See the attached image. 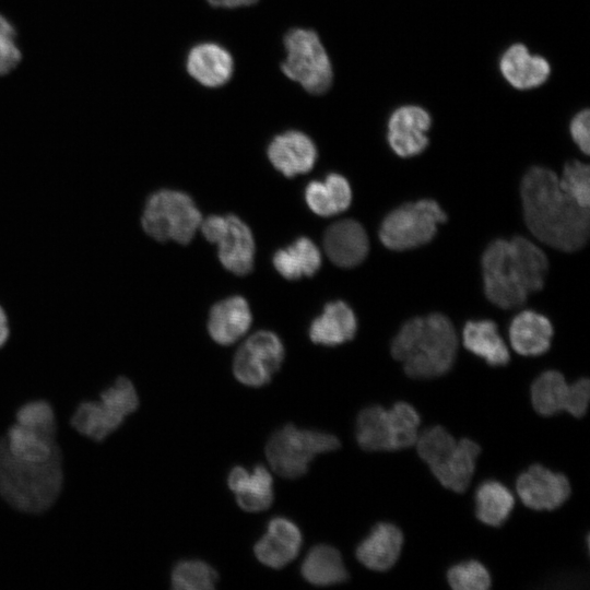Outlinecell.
<instances>
[{
	"mask_svg": "<svg viewBox=\"0 0 590 590\" xmlns=\"http://www.w3.org/2000/svg\"><path fill=\"white\" fill-rule=\"evenodd\" d=\"M323 247L329 259L341 268L359 264L369 250L368 237L363 226L354 220H342L328 227Z\"/></svg>",
	"mask_w": 590,
	"mask_h": 590,
	"instance_id": "obj_18",
	"label": "cell"
},
{
	"mask_svg": "<svg viewBox=\"0 0 590 590\" xmlns=\"http://www.w3.org/2000/svg\"><path fill=\"white\" fill-rule=\"evenodd\" d=\"M203 236L219 247L223 267L236 275L253 267L255 241L250 228L236 215H210L200 224Z\"/></svg>",
	"mask_w": 590,
	"mask_h": 590,
	"instance_id": "obj_12",
	"label": "cell"
},
{
	"mask_svg": "<svg viewBox=\"0 0 590 590\" xmlns=\"http://www.w3.org/2000/svg\"><path fill=\"white\" fill-rule=\"evenodd\" d=\"M357 321L352 308L342 300L329 303L322 314L310 324L309 337L314 343L335 346L352 340Z\"/></svg>",
	"mask_w": 590,
	"mask_h": 590,
	"instance_id": "obj_24",
	"label": "cell"
},
{
	"mask_svg": "<svg viewBox=\"0 0 590 590\" xmlns=\"http://www.w3.org/2000/svg\"><path fill=\"white\" fill-rule=\"evenodd\" d=\"M302 543L298 527L290 519L275 517L256 543L255 555L266 566L282 568L298 555Z\"/></svg>",
	"mask_w": 590,
	"mask_h": 590,
	"instance_id": "obj_16",
	"label": "cell"
},
{
	"mask_svg": "<svg viewBox=\"0 0 590 590\" xmlns=\"http://www.w3.org/2000/svg\"><path fill=\"white\" fill-rule=\"evenodd\" d=\"M305 199L314 213L331 216L350 206L352 191L349 181L343 176L331 173L324 181H310L305 190Z\"/></svg>",
	"mask_w": 590,
	"mask_h": 590,
	"instance_id": "obj_26",
	"label": "cell"
},
{
	"mask_svg": "<svg viewBox=\"0 0 590 590\" xmlns=\"http://www.w3.org/2000/svg\"><path fill=\"white\" fill-rule=\"evenodd\" d=\"M251 323L248 303L241 296H233L215 304L210 311L208 330L221 345H229L243 337Z\"/></svg>",
	"mask_w": 590,
	"mask_h": 590,
	"instance_id": "obj_23",
	"label": "cell"
},
{
	"mask_svg": "<svg viewBox=\"0 0 590 590\" xmlns=\"http://www.w3.org/2000/svg\"><path fill=\"white\" fill-rule=\"evenodd\" d=\"M63 486L61 451L45 462L12 457L0 438V496L13 508L40 514L58 499Z\"/></svg>",
	"mask_w": 590,
	"mask_h": 590,
	"instance_id": "obj_4",
	"label": "cell"
},
{
	"mask_svg": "<svg viewBox=\"0 0 590 590\" xmlns=\"http://www.w3.org/2000/svg\"><path fill=\"white\" fill-rule=\"evenodd\" d=\"M138 408L139 396L134 385L127 377H119L102 391L98 401L80 403L70 423L81 435L103 441Z\"/></svg>",
	"mask_w": 590,
	"mask_h": 590,
	"instance_id": "obj_8",
	"label": "cell"
},
{
	"mask_svg": "<svg viewBox=\"0 0 590 590\" xmlns=\"http://www.w3.org/2000/svg\"><path fill=\"white\" fill-rule=\"evenodd\" d=\"M547 269L545 253L526 237L495 239L482 256L485 295L499 308L520 307L542 290Z\"/></svg>",
	"mask_w": 590,
	"mask_h": 590,
	"instance_id": "obj_2",
	"label": "cell"
},
{
	"mask_svg": "<svg viewBox=\"0 0 590 590\" xmlns=\"http://www.w3.org/2000/svg\"><path fill=\"white\" fill-rule=\"evenodd\" d=\"M589 166L577 160L565 164L562 178H558L560 188L579 205H590V177Z\"/></svg>",
	"mask_w": 590,
	"mask_h": 590,
	"instance_id": "obj_35",
	"label": "cell"
},
{
	"mask_svg": "<svg viewBox=\"0 0 590 590\" xmlns=\"http://www.w3.org/2000/svg\"><path fill=\"white\" fill-rule=\"evenodd\" d=\"M188 74L199 84L215 88L226 84L234 71L231 52L215 43H201L193 46L186 59Z\"/></svg>",
	"mask_w": 590,
	"mask_h": 590,
	"instance_id": "obj_19",
	"label": "cell"
},
{
	"mask_svg": "<svg viewBox=\"0 0 590 590\" xmlns=\"http://www.w3.org/2000/svg\"><path fill=\"white\" fill-rule=\"evenodd\" d=\"M515 505L511 492L500 482H483L475 493V515L480 521L499 527L509 517Z\"/></svg>",
	"mask_w": 590,
	"mask_h": 590,
	"instance_id": "obj_32",
	"label": "cell"
},
{
	"mask_svg": "<svg viewBox=\"0 0 590 590\" xmlns=\"http://www.w3.org/2000/svg\"><path fill=\"white\" fill-rule=\"evenodd\" d=\"M421 418L406 402H398L390 410L381 405L363 409L357 416L355 436L366 451H394L415 445Z\"/></svg>",
	"mask_w": 590,
	"mask_h": 590,
	"instance_id": "obj_6",
	"label": "cell"
},
{
	"mask_svg": "<svg viewBox=\"0 0 590 590\" xmlns=\"http://www.w3.org/2000/svg\"><path fill=\"white\" fill-rule=\"evenodd\" d=\"M284 358L280 338L267 330L250 335L237 350L233 370L238 381L250 387L268 384Z\"/></svg>",
	"mask_w": 590,
	"mask_h": 590,
	"instance_id": "obj_13",
	"label": "cell"
},
{
	"mask_svg": "<svg viewBox=\"0 0 590 590\" xmlns=\"http://www.w3.org/2000/svg\"><path fill=\"white\" fill-rule=\"evenodd\" d=\"M458 350L451 321L434 312L408 320L391 342V355L415 379L439 377L452 367Z\"/></svg>",
	"mask_w": 590,
	"mask_h": 590,
	"instance_id": "obj_3",
	"label": "cell"
},
{
	"mask_svg": "<svg viewBox=\"0 0 590 590\" xmlns=\"http://www.w3.org/2000/svg\"><path fill=\"white\" fill-rule=\"evenodd\" d=\"M520 194L526 224L535 238L567 252L586 245L589 208L579 205L560 188L553 170L531 167L522 177Z\"/></svg>",
	"mask_w": 590,
	"mask_h": 590,
	"instance_id": "obj_1",
	"label": "cell"
},
{
	"mask_svg": "<svg viewBox=\"0 0 590 590\" xmlns=\"http://www.w3.org/2000/svg\"><path fill=\"white\" fill-rule=\"evenodd\" d=\"M499 69L505 80L517 90H530L543 84L551 74L548 61L533 55L520 43L509 46L500 57Z\"/></svg>",
	"mask_w": 590,
	"mask_h": 590,
	"instance_id": "obj_21",
	"label": "cell"
},
{
	"mask_svg": "<svg viewBox=\"0 0 590 590\" xmlns=\"http://www.w3.org/2000/svg\"><path fill=\"white\" fill-rule=\"evenodd\" d=\"M416 450L439 483L456 493L469 486L481 452L480 446L469 439L456 440L442 426H434L418 434Z\"/></svg>",
	"mask_w": 590,
	"mask_h": 590,
	"instance_id": "obj_5",
	"label": "cell"
},
{
	"mask_svg": "<svg viewBox=\"0 0 590 590\" xmlns=\"http://www.w3.org/2000/svg\"><path fill=\"white\" fill-rule=\"evenodd\" d=\"M201 221L200 211L187 193L160 189L146 198L140 224L143 232L156 241L174 240L187 245Z\"/></svg>",
	"mask_w": 590,
	"mask_h": 590,
	"instance_id": "obj_7",
	"label": "cell"
},
{
	"mask_svg": "<svg viewBox=\"0 0 590 590\" xmlns=\"http://www.w3.org/2000/svg\"><path fill=\"white\" fill-rule=\"evenodd\" d=\"M9 453L22 461L45 462L60 451L56 439L19 424L3 437Z\"/></svg>",
	"mask_w": 590,
	"mask_h": 590,
	"instance_id": "obj_30",
	"label": "cell"
},
{
	"mask_svg": "<svg viewBox=\"0 0 590 590\" xmlns=\"http://www.w3.org/2000/svg\"><path fill=\"white\" fill-rule=\"evenodd\" d=\"M589 117L588 109L580 110L573 117L569 125V131L574 142L586 155L590 152Z\"/></svg>",
	"mask_w": 590,
	"mask_h": 590,
	"instance_id": "obj_39",
	"label": "cell"
},
{
	"mask_svg": "<svg viewBox=\"0 0 590 590\" xmlns=\"http://www.w3.org/2000/svg\"><path fill=\"white\" fill-rule=\"evenodd\" d=\"M447 579L456 590H486L492 582L487 569L476 560L453 565L447 573Z\"/></svg>",
	"mask_w": 590,
	"mask_h": 590,
	"instance_id": "obj_36",
	"label": "cell"
},
{
	"mask_svg": "<svg viewBox=\"0 0 590 590\" xmlns=\"http://www.w3.org/2000/svg\"><path fill=\"white\" fill-rule=\"evenodd\" d=\"M553 327L543 315L533 310L519 312L509 327V340L512 349L520 355L536 356L551 346Z\"/></svg>",
	"mask_w": 590,
	"mask_h": 590,
	"instance_id": "obj_25",
	"label": "cell"
},
{
	"mask_svg": "<svg viewBox=\"0 0 590 590\" xmlns=\"http://www.w3.org/2000/svg\"><path fill=\"white\" fill-rule=\"evenodd\" d=\"M20 60L16 32L10 21L0 14V75L12 71Z\"/></svg>",
	"mask_w": 590,
	"mask_h": 590,
	"instance_id": "obj_37",
	"label": "cell"
},
{
	"mask_svg": "<svg viewBox=\"0 0 590 590\" xmlns=\"http://www.w3.org/2000/svg\"><path fill=\"white\" fill-rule=\"evenodd\" d=\"M517 493L527 507L534 510H553L570 496L568 479L540 464L531 465L516 483Z\"/></svg>",
	"mask_w": 590,
	"mask_h": 590,
	"instance_id": "obj_14",
	"label": "cell"
},
{
	"mask_svg": "<svg viewBox=\"0 0 590 590\" xmlns=\"http://www.w3.org/2000/svg\"><path fill=\"white\" fill-rule=\"evenodd\" d=\"M446 220V213L435 200L408 202L386 215L379 228V238L391 250L416 248L430 241L436 235L437 225Z\"/></svg>",
	"mask_w": 590,
	"mask_h": 590,
	"instance_id": "obj_11",
	"label": "cell"
},
{
	"mask_svg": "<svg viewBox=\"0 0 590 590\" xmlns=\"http://www.w3.org/2000/svg\"><path fill=\"white\" fill-rule=\"evenodd\" d=\"M432 117L417 105H404L393 110L388 119L387 140L391 150L400 157L421 154L428 145L427 130Z\"/></svg>",
	"mask_w": 590,
	"mask_h": 590,
	"instance_id": "obj_15",
	"label": "cell"
},
{
	"mask_svg": "<svg viewBox=\"0 0 590 590\" xmlns=\"http://www.w3.org/2000/svg\"><path fill=\"white\" fill-rule=\"evenodd\" d=\"M276 271L287 280L311 276L320 268L321 255L314 241L300 237L287 248L278 250L273 256Z\"/></svg>",
	"mask_w": 590,
	"mask_h": 590,
	"instance_id": "obj_29",
	"label": "cell"
},
{
	"mask_svg": "<svg viewBox=\"0 0 590 590\" xmlns=\"http://www.w3.org/2000/svg\"><path fill=\"white\" fill-rule=\"evenodd\" d=\"M462 340L467 350L485 359L491 366L509 363L508 347L492 320L468 321L462 331Z\"/></svg>",
	"mask_w": 590,
	"mask_h": 590,
	"instance_id": "obj_27",
	"label": "cell"
},
{
	"mask_svg": "<svg viewBox=\"0 0 590 590\" xmlns=\"http://www.w3.org/2000/svg\"><path fill=\"white\" fill-rule=\"evenodd\" d=\"M268 157L284 176L294 177L312 168L317 149L307 134L288 130L273 138L268 146Z\"/></svg>",
	"mask_w": 590,
	"mask_h": 590,
	"instance_id": "obj_17",
	"label": "cell"
},
{
	"mask_svg": "<svg viewBox=\"0 0 590 590\" xmlns=\"http://www.w3.org/2000/svg\"><path fill=\"white\" fill-rule=\"evenodd\" d=\"M339 439L329 433L300 429L288 424L270 437L266 455L272 470L282 477L304 475L312 459L320 453L337 450Z\"/></svg>",
	"mask_w": 590,
	"mask_h": 590,
	"instance_id": "obj_9",
	"label": "cell"
},
{
	"mask_svg": "<svg viewBox=\"0 0 590 590\" xmlns=\"http://www.w3.org/2000/svg\"><path fill=\"white\" fill-rule=\"evenodd\" d=\"M571 397V385L557 370L543 371L531 386L534 410L543 416L567 411Z\"/></svg>",
	"mask_w": 590,
	"mask_h": 590,
	"instance_id": "obj_31",
	"label": "cell"
},
{
	"mask_svg": "<svg viewBox=\"0 0 590 590\" xmlns=\"http://www.w3.org/2000/svg\"><path fill=\"white\" fill-rule=\"evenodd\" d=\"M590 399V381L587 378L571 384V397L567 412L575 417H582L588 409Z\"/></svg>",
	"mask_w": 590,
	"mask_h": 590,
	"instance_id": "obj_38",
	"label": "cell"
},
{
	"mask_svg": "<svg viewBox=\"0 0 590 590\" xmlns=\"http://www.w3.org/2000/svg\"><path fill=\"white\" fill-rule=\"evenodd\" d=\"M227 484L238 506L245 511L266 510L273 502V479L262 464L256 465L252 471H247L243 467L233 468L228 474Z\"/></svg>",
	"mask_w": 590,
	"mask_h": 590,
	"instance_id": "obj_20",
	"label": "cell"
},
{
	"mask_svg": "<svg viewBox=\"0 0 590 590\" xmlns=\"http://www.w3.org/2000/svg\"><path fill=\"white\" fill-rule=\"evenodd\" d=\"M170 579L176 590H210L215 587L217 573L205 562L187 559L174 567Z\"/></svg>",
	"mask_w": 590,
	"mask_h": 590,
	"instance_id": "obj_33",
	"label": "cell"
},
{
	"mask_svg": "<svg viewBox=\"0 0 590 590\" xmlns=\"http://www.w3.org/2000/svg\"><path fill=\"white\" fill-rule=\"evenodd\" d=\"M283 73L311 94L329 90L333 71L328 52L315 31L293 28L284 37Z\"/></svg>",
	"mask_w": 590,
	"mask_h": 590,
	"instance_id": "obj_10",
	"label": "cell"
},
{
	"mask_svg": "<svg viewBox=\"0 0 590 590\" xmlns=\"http://www.w3.org/2000/svg\"><path fill=\"white\" fill-rule=\"evenodd\" d=\"M403 545L401 530L389 522H379L356 548L357 559L375 571H386L398 560Z\"/></svg>",
	"mask_w": 590,
	"mask_h": 590,
	"instance_id": "obj_22",
	"label": "cell"
},
{
	"mask_svg": "<svg viewBox=\"0 0 590 590\" xmlns=\"http://www.w3.org/2000/svg\"><path fill=\"white\" fill-rule=\"evenodd\" d=\"M305 580L315 586H333L349 578L339 551L327 544L315 545L304 558L300 568Z\"/></svg>",
	"mask_w": 590,
	"mask_h": 590,
	"instance_id": "obj_28",
	"label": "cell"
},
{
	"mask_svg": "<svg viewBox=\"0 0 590 590\" xmlns=\"http://www.w3.org/2000/svg\"><path fill=\"white\" fill-rule=\"evenodd\" d=\"M211 5L224 9H236L255 4L258 0H206Z\"/></svg>",
	"mask_w": 590,
	"mask_h": 590,
	"instance_id": "obj_41",
	"label": "cell"
},
{
	"mask_svg": "<svg viewBox=\"0 0 590 590\" xmlns=\"http://www.w3.org/2000/svg\"><path fill=\"white\" fill-rule=\"evenodd\" d=\"M11 337L10 315L4 305L0 303V349H2Z\"/></svg>",
	"mask_w": 590,
	"mask_h": 590,
	"instance_id": "obj_40",
	"label": "cell"
},
{
	"mask_svg": "<svg viewBox=\"0 0 590 590\" xmlns=\"http://www.w3.org/2000/svg\"><path fill=\"white\" fill-rule=\"evenodd\" d=\"M16 424L55 438L57 421L52 406L45 400L30 401L23 404L15 414Z\"/></svg>",
	"mask_w": 590,
	"mask_h": 590,
	"instance_id": "obj_34",
	"label": "cell"
}]
</instances>
